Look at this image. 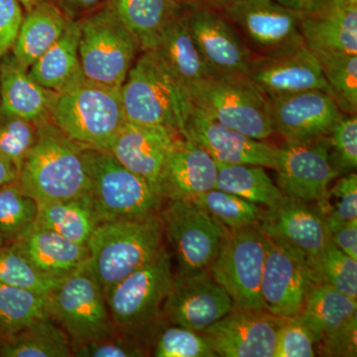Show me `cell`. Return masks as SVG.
<instances>
[{
	"label": "cell",
	"instance_id": "6da1fadb",
	"mask_svg": "<svg viewBox=\"0 0 357 357\" xmlns=\"http://www.w3.org/2000/svg\"><path fill=\"white\" fill-rule=\"evenodd\" d=\"M17 182L24 194L38 204L89 195L83 148L51 119L39 122L38 137L23 160Z\"/></svg>",
	"mask_w": 357,
	"mask_h": 357
},
{
	"label": "cell",
	"instance_id": "7a4b0ae2",
	"mask_svg": "<svg viewBox=\"0 0 357 357\" xmlns=\"http://www.w3.org/2000/svg\"><path fill=\"white\" fill-rule=\"evenodd\" d=\"M172 258L165 248L119 282L105 296L117 332L150 349L166 325L163 306L173 281Z\"/></svg>",
	"mask_w": 357,
	"mask_h": 357
},
{
	"label": "cell",
	"instance_id": "3957f363",
	"mask_svg": "<svg viewBox=\"0 0 357 357\" xmlns=\"http://www.w3.org/2000/svg\"><path fill=\"white\" fill-rule=\"evenodd\" d=\"M126 121L184 132L192 103L187 89L153 50L136 59L121 86Z\"/></svg>",
	"mask_w": 357,
	"mask_h": 357
},
{
	"label": "cell",
	"instance_id": "277c9868",
	"mask_svg": "<svg viewBox=\"0 0 357 357\" xmlns=\"http://www.w3.org/2000/svg\"><path fill=\"white\" fill-rule=\"evenodd\" d=\"M50 119L83 149L109 151L126 121L121 88L86 81L52 100Z\"/></svg>",
	"mask_w": 357,
	"mask_h": 357
},
{
	"label": "cell",
	"instance_id": "5b68a950",
	"mask_svg": "<svg viewBox=\"0 0 357 357\" xmlns=\"http://www.w3.org/2000/svg\"><path fill=\"white\" fill-rule=\"evenodd\" d=\"M163 236L159 215L103 222L96 227L86 244L89 261L105 296L158 255L164 248Z\"/></svg>",
	"mask_w": 357,
	"mask_h": 357
},
{
	"label": "cell",
	"instance_id": "8992f818",
	"mask_svg": "<svg viewBox=\"0 0 357 357\" xmlns=\"http://www.w3.org/2000/svg\"><path fill=\"white\" fill-rule=\"evenodd\" d=\"M187 91L192 107L225 128L261 141L274 133L269 98L246 75H211Z\"/></svg>",
	"mask_w": 357,
	"mask_h": 357
},
{
	"label": "cell",
	"instance_id": "52a82bcc",
	"mask_svg": "<svg viewBox=\"0 0 357 357\" xmlns=\"http://www.w3.org/2000/svg\"><path fill=\"white\" fill-rule=\"evenodd\" d=\"M46 302L49 318L64 331L72 347L119 333L89 260L60 278L47 294Z\"/></svg>",
	"mask_w": 357,
	"mask_h": 357
},
{
	"label": "cell",
	"instance_id": "ba28073f",
	"mask_svg": "<svg viewBox=\"0 0 357 357\" xmlns=\"http://www.w3.org/2000/svg\"><path fill=\"white\" fill-rule=\"evenodd\" d=\"M83 160L89 196L102 222L159 215L164 199L156 190L109 151L83 149Z\"/></svg>",
	"mask_w": 357,
	"mask_h": 357
},
{
	"label": "cell",
	"instance_id": "9c48e42d",
	"mask_svg": "<svg viewBox=\"0 0 357 357\" xmlns=\"http://www.w3.org/2000/svg\"><path fill=\"white\" fill-rule=\"evenodd\" d=\"M77 21L86 81L121 88L141 51L132 33L109 3Z\"/></svg>",
	"mask_w": 357,
	"mask_h": 357
},
{
	"label": "cell",
	"instance_id": "30bf717a",
	"mask_svg": "<svg viewBox=\"0 0 357 357\" xmlns=\"http://www.w3.org/2000/svg\"><path fill=\"white\" fill-rule=\"evenodd\" d=\"M264 258V234L258 225L225 227L222 245L210 270L229 293L234 306L266 311L261 294Z\"/></svg>",
	"mask_w": 357,
	"mask_h": 357
},
{
	"label": "cell",
	"instance_id": "8fae6325",
	"mask_svg": "<svg viewBox=\"0 0 357 357\" xmlns=\"http://www.w3.org/2000/svg\"><path fill=\"white\" fill-rule=\"evenodd\" d=\"M220 11L256 57H276L305 45L300 11L275 0H238Z\"/></svg>",
	"mask_w": 357,
	"mask_h": 357
},
{
	"label": "cell",
	"instance_id": "7c38bea8",
	"mask_svg": "<svg viewBox=\"0 0 357 357\" xmlns=\"http://www.w3.org/2000/svg\"><path fill=\"white\" fill-rule=\"evenodd\" d=\"M159 217L175 252L178 273L208 269L217 258L225 227L192 201H167Z\"/></svg>",
	"mask_w": 357,
	"mask_h": 357
},
{
	"label": "cell",
	"instance_id": "4fadbf2b",
	"mask_svg": "<svg viewBox=\"0 0 357 357\" xmlns=\"http://www.w3.org/2000/svg\"><path fill=\"white\" fill-rule=\"evenodd\" d=\"M277 187L285 196L316 203L326 213L330 185L340 177L331 156L328 136L307 141H286L279 148Z\"/></svg>",
	"mask_w": 357,
	"mask_h": 357
},
{
	"label": "cell",
	"instance_id": "5bb4252c",
	"mask_svg": "<svg viewBox=\"0 0 357 357\" xmlns=\"http://www.w3.org/2000/svg\"><path fill=\"white\" fill-rule=\"evenodd\" d=\"M263 234L261 294L265 310L279 318L297 316L312 285L307 255L280 237Z\"/></svg>",
	"mask_w": 357,
	"mask_h": 357
},
{
	"label": "cell",
	"instance_id": "9a60e30c",
	"mask_svg": "<svg viewBox=\"0 0 357 357\" xmlns=\"http://www.w3.org/2000/svg\"><path fill=\"white\" fill-rule=\"evenodd\" d=\"M357 300L337 289L312 284L298 314L312 331L324 356H357Z\"/></svg>",
	"mask_w": 357,
	"mask_h": 357
},
{
	"label": "cell",
	"instance_id": "2e32d148",
	"mask_svg": "<svg viewBox=\"0 0 357 357\" xmlns=\"http://www.w3.org/2000/svg\"><path fill=\"white\" fill-rule=\"evenodd\" d=\"M231 298L211 274L210 268L192 273L174 275L163 306L168 325L204 332L229 314Z\"/></svg>",
	"mask_w": 357,
	"mask_h": 357
},
{
	"label": "cell",
	"instance_id": "e0dca14e",
	"mask_svg": "<svg viewBox=\"0 0 357 357\" xmlns=\"http://www.w3.org/2000/svg\"><path fill=\"white\" fill-rule=\"evenodd\" d=\"M185 7L192 37L213 74L248 76L257 57L225 14L202 0Z\"/></svg>",
	"mask_w": 357,
	"mask_h": 357
},
{
	"label": "cell",
	"instance_id": "ac0fdd59",
	"mask_svg": "<svg viewBox=\"0 0 357 357\" xmlns=\"http://www.w3.org/2000/svg\"><path fill=\"white\" fill-rule=\"evenodd\" d=\"M283 319L267 311L234 306L201 333L218 356L273 357L277 331Z\"/></svg>",
	"mask_w": 357,
	"mask_h": 357
},
{
	"label": "cell",
	"instance_id": "d6986e66",
	"mask_svg": "<svg viewBox=\"0 0 357 357\" xmlns=\"http://www.w3.org/2000/svg\"><path fill=\"white\" fill-rule=\"evenodd\" d=\"M268 98L272 128L286 141L328 136L344 115L332 96L319 89Z\"/></svg>",
	"mask_w": 357,
	"mask_h": 357
},
{
	"label": "cell",
	"instance_id": "ffe728a7",
	"mask_svg": "<svg viewBox=\"0 0 357 357\" xmlns=\"http://www.w3.org/2000/svg\"><path fill=\"white\" fill-rule=\"evenodd\" d=\"M183 137L203 147L217 163L261 166L277 170L279 148L213 121L196 107L185 124Z\"/></svg>",
	"mask_w": 357,
	"mask_h": 357
},
{
	"label": "cell",
	"instance_id": "44dd1931",
	"mask_svg": "<svg viewBox=\"0 0 357 357\" xmlns=\"http://www.w3.org/2000/svg\"><path fill=\"white\" fill-rule=\"evenodd\" d=\"M218 165L203 147L178 136L169 150L160 172L157 192L164 201H192L215 189Z\"/></svg>",
	"mask_w": 357,
	"mask_h": 357
},
{
	"label": "cell",
	"instance_id": "7402d4cb",
	"mask_svg": "<svg viewBox=\"0 0 357 357\" xmlns=\"http://www.w3.org/2000/svg\"><path fill=\"white\" fill-rule=\"evenodd\" d=\"M248 77L268 98L312 89L333 98L318 59L306 44L284 55L256 58Z\"/></svg>",
	"mask_w": 357,
	"mask_h": 357
},
{
	"label": "cell",
	"instance_id": "603a6c76",
	"mask_svg": "<svg viewBox=\"0 0 357 357\" xmlns=\"http://www.w3.org/2000/svg\"><path fill=\"white\" fill-rule=\"evenodd\" d=\"M259 229L280 237L311 257L332 241L326 213L319 206L285 196L280 203L263 210Z\"/></svg>",
	"mask_w": 357,
	"mask_h": 357
},
{
	"label": "cell",
	"instance_id": "cb8c5ba5",
	"mask_svg": "<svg viewBox=\"0 0 357 357\" xmlns=\"http://www.w3.org/2000/svg\"><path fill=\"white\" fill-rule=\"evenodd\" d=\"M300 29L312 51L357 54V0H317L300 11Z\"/></svg>",
	"mask_w": 357,
	"mask_h": 357
},
{
	"label": "cell",
	"instance_id": "d4e9b609",
	"mask_svg": "<svg viewBox=\"0 0 357 357\" xmlns=\"http://www.w3.org/2000/svg\"><path fill=\"white\" fill-rule=\"evenodd\" d=\"M180 135L177 131L163 126L126 121L109 152L119 163L145 178L156 190L169 150Z\"/></svg>",
	"mask_w": 357,
	"mask_h": 357
},
{
	"label": "cell",
	"instance_id": "484cf974",
	"mask_svg": "<svg viewBox=\"0 0 357 357\" xmlns=\"http://www.w3.org/2000/svg\"><path fill=\"white\" fill-rule=\"evenodd\" d=\"M11 244L38 271L53 278H62L88 261L89 257L88 245L35 225Z\"/></svg>",
	"mask_w": 357,
	"mask_h": 357
},
{
	"label": "cell",
	"instance_id": "4316f807",
	"mask_svg": "<svg viewBox=\"0 0 357 357\" xmlns=\"http://www.w3.org/2000/svg\"><path fill=\"white\" fill-rule=\"evenodd\" d=\"M55 95L37 83L11 52L0 59V109L39 123L50 119Z\"/></svg>",
	"mask_w": 357,
	"mask_h": 357
},
{
	"label": "cell",
	"instance_id": "83f0119b",
	"mask_svg": "<svg viewBox=\"0 0 357 357\" xmlns=\"http://www.w3.org/2000/svg\"><path fill=\"white\" fill-rule=\"evenodd\" d=\"M79 41L77 21L68 20L62 36L29 68L33 79L55 93L84 84L86 79L79 59Z\"/></svg>",
	"mask_w": 357,
	"mask_h": 357
},
{
	"label": "cell",
	"instance_id": "f1b7e54d",
	"mask_svg": "<svg viewBox=\"0 0 357 357\" xmlns=\"http://www.w3.org/2000/svg\"><path fill=\"white\" fill-rule=\"evenodd\" d=\"M153 51L185 89L215 75L192 37L187 9L167 26Z\"/></svg>",
	"mask_w": 357,
	"mask_h": 357
},
{
	"label": "cell",
	"instance_id": "f546056e",
	"mask_svg": "<svg viewBox=\"0 0 357 357\" xmlns=\"http://www.w3.org/2000/svg\"><path fill=\"white\" fill-rule=\"evenodd\" d=\"M68 20L55 0L33 7L23 16L11 53L29 69L62 36Z\"/></svg>",
	"mask_w": 357,
	"mask_h": 357
},
{
	"label": "cell",
	"instance_id": "4dcf8cb0",
	"mask_svg": "<svg viewBox=\"0 0 357 357\" xmlns=\"http://www.w3.org/2000/svg\"><path fill=\"white\" fill-rule=\"evenodd\" d=\"M107 3L132 33L141 52L153 50L167 26L185 10L176 0H109Z\"/></svg>",
	"mask_w": 357,
	"mask_h": 357
},
{
	"label": "cell",
	"instance_id": "1f68e13d",
	"mask_svg": "<svg viewBox=\"0 0 357 357\" xmlns=\"http://www.w3.org/2000/svg\"><path fill=\"white\" fill-rule=\"evenodd\" d=\"M102 222L89 194L77 198L39 203L34 225L86 245L96 227Z\"/></svg>",
	"mask_w": 357,
	"mask_h": 357
},
{
	"label": "cell",
	"instance_id": "d6a6232c",
	"mask_svg": "<svg viewBox=\"0 0 357 357\" xmlns=\"http://www.w3.org/2000/svg\"><path fill=\"white\" fill-rule=\"evenodd\" d=\"M68 335L49 317L20 332L0 337V357H70Z\"/></svg>",
	"mask_w": 357,
	"mask_h": 357
},
{
	"label": "cell",
	"instance_id": "836d02e7",
	"mask_svg": "<svg viewBox=\"0 0 357 357\" xmlns=\"http://www.w3.org/2000/svg\"><path fill=\"white\" fill-rule=\"evenodd\" d=\"M215 189L230 192L256 204L272 208L280 203L285 195L280 191L264 167L217 163Z\"/></svg>",
	"mask_w": 357,
	"mask_h": 357
},
{
	"label": "cell",
	"instance_id": "e575fe53",
	"mask_svg": "<svg viewBox=\"0 0 357 357\" xmlns=\"http://www.w3.org/2000/svg\"><path fill=\"white\" fill-rule=\"evenodd\" d=\"M47 317L46 296L0 284V337L20 332Z\"/></svg>",
	"mask_w": 357,
	"mask_h": 357
},
{
	"label": "cell",
	"instance_id": "d590c367",
	"mask_svg": "<svg viewBox=\"0 0 357 357\" xmlns=\"http://www.w3.org/2000/svg\"><path fill=\"white\" fill-rule=\"evenodd\" d=\"M312 52L318 59L338 109L344 114H356L357 54Z\"/></svg>",
	"mask_w": 357,
	"mask_h": 357
},
{
	"label": "cell",
	"instance_id": "8d00e7d4",
	"mask_svg": "<svg viewBox=\"0 0 357 357\" xmlns=\"http://www.w3.org/2000/svg\"><path fill=\"white\" fill-rule=\"evenodd\" d=\"M307 258L312 284L331 286L357 300V260L342 252L333 241L319 255Z\"/></svg>",
	"mask_w": 357,
	"mask_h": 357
},
{
	"label": "cell",
	"instance_id": "74e56055",
	"mask_svg": "<svg viewBox=\"0 0 357 357\" xmlns=\"http://www.w3.org/2000/svg\"><path fill=\"white\" fill-rule=\"evenodd\" d=\"M192 202L229 229L259 225L263 213L258 204L218 189L204 192Z\"/></svg>",
	"mask_w": 357,
	"mask_h": 357
},
{
	"label": "cell",
	"instance_id": "f35d334b",
	"mask_svg": "<svg viewBox=\"0 0 357 357\" xmlns=\"http://www.w3.org/2000/svg\"><path fill=\"white\" fill-rule=\"evenodd\" d=\"M38 204L21 190L17 180L0 185V234L11 243L36 222Z\"/></svg>",
	"mask_w": 357,
	"mask_h": 357
},
{
	"label": "cell",
	"instance_id": "ab89813d",
	"mask_svg": "<svg viewBox=\"0 0 357 357\" xmlns=\"http://www.w3.org/2000/svg\"><path fill=\"white\" fill-rule=\"evenodd\" d=\"M59 280L38 271L13 244L0 248V284L47 296Z\"/></svg>",
	"mask_w": 357,
	"mask_h": 357
},
{
	"label": "cell",
	"instance_id": "60d3db41",
	"mask_svg": "<svg viewBox=\"0 0 357 357\" xmlns=\"http://www.w3.org/2000/svg\"><path fill=\"white\" fill-rule=\"evenodd\" d=\"M151 347L156 357L218 356L201 333L168 324L155 335Z\"/></svg>",
	"mask_w": 357,
	"mask_h": 357
},
{
	"label": "cell",
	"instance_id": "b9f144b4",
	"mask_svg": "<svg viewBox=\"0 0 357 357\" xmlns=\"http://www.w3.org/2000/svg\"><path fill=\"white\" fill-rule=\"evenodd\" d=\"M38 122L0 109V155L20 172L23 160L38 137Z\"/></svg>",
	"mask_w": 357,
	"mask_h": 357
},
{
	"label": "cell",
	"instance_id": "7bdbcfd3",
	"mask_svg": "<svg viewBox=\"0 0 357 357\" xmlns=\"http://www.w3.org/2000/svg\"><path fill=\"white\" fill-rule=\"evenodd\" d=\"M317 340L299 316L284 318L277 331L273 357L316 356Z\"/></svg>",
	"mask_w": 357,
	"mask_h": 357
},
{
	"label": "cell",
	"instance_id": "ee69618b",
	"mask_svg": "<svg viewBox=\"0 0 357 357\" xmlns=\"http://www.w3.org/2000/svg\"><path fill=\"white\" fill-rule=\"evenodd\" d=\"M331 156L340 175L354 172L357 167L356 114L342 115L328 134Z\"/></svg>",
	"mask_w": 357,
	"mask_h": 357
},
{
	"label": "cell",
	"instance_id": "f6af8a7d",
	"mask_svg": "<svg viewBox=\"0 0 357 357\" xmlns=\"http://www.w3.org/2000/svg\"><path fill=\"white\" fill-rule=\"evenodd\" d=\"M72 354L77 357H143L149 356V349L117 333L112 337L72 347Z\"/></svg>",
	"mask_w": 357,
	"mask_h": 357
},
{
	"label": "cell",
	"instance_id": "bcb514c9",
	"mask_svg": "<svg viewBox=\"0 0 357 357\" xmlns=\"http://www.w3.org/2000/svg\"><path fill=\"white\" fill-rule=\"evenodd\" d=\"M328 198L335 199L333 204H328L326 208V217L342 222L357 220L356 173L351 172L342 175L328 191Z\"/></svg>",
	"mask_w": 357,
	"mask_h": 357
},
{
	"label": "cell",
	"instance_id": "7dc6e473",
	"mask_svg": "<svg viewBox=\"0 0 357 357\" xmlns=\"http://www.w3.org/2000/svg\"><path fill=\"white\" fill-rule=\"evenodd\" d=\"M23 9L18 0H0V59L13 49L24 16Z\"/></svg>",
	"mask_w": 357,
	"mask_h": 357
},
{
	"label": "cell",
	"instance_id": "c3c4849f",
	"mask_svg": "<svg viewBox=\"0 0 357 357\" xmlns=\"http://www.w3.org/2000/svg\"><path fill=\"white\" fill-rule=\"evenodd\" d=\"M326 225L333 243L345 255L357 260V220H333L326 215Z\"/></svg>",
	"mask_w": 357,
	"mask_h": 357
},
{
	"label": "cell",
	"instance_id": "681fc988",
	"mask_svg": "<svg viewBox=\"0 0 357 357\" xmlns=\"http://www.w3.org/2000/svg\"><path fill=\"white\" fill-rule=\"evenodd\" d=\"M69 20H79L107 3L109 0H55Z\"/></svg>",
	"mask_w": 357,
	"mask_h": 357
},
{
	"label": "cell",
	"instance_id": "f907efd6",
	"mask_svg": "<svg viewBox=\"0 0 357 357\" xmlns=\"http://www.w3.org/2000/svg\"><path fill=\"white\" fill-rule=\"evenodd\" d=\"M18 171L9 160L0 155V185L17 180Z\"/></svg>",
	"mask_w": 357,
	"mask_h": 357
},
{
	"label": "cell",
	"instance_id": "816d5d0a",
	"mask_svg": "<svg viewBox=\"0 0 357 357\" xmlns=\"http://www.w3.org/2000/svg\"><path fill=\"white\" fill-rule=\"evenodd\" d=\"M275 1L294 10L303 11L310 8L317 0H275Z\"/></svg>",
	"mask_w": 357,
	"mask_h": 357
},
{
	"label": "cell",
	"instance_id": "f5cc1de1",
	"mask_svg": "<svg viewBox=\"0 0 357 357\" xmlns=\"http://www.w3.org/2000/svg\"><path fill=\"white\" fill-rule=\"evenodd\" d=\"M202 1L206 2L208 6L215 7V8L218 9V10H222L225 7L234 3V2L238 1V0H202Z\"/></svg>",
	"mask_w": 357,
	"mask_h": 357
},
{
	"label": "cell",
	"instance_id": "db71d44e",
	"mask_svg": "<svg viewBox=\"0 0 357 357\" xmlns=\"http://www.w3.org/2000/svg\"><path fill=\"white\" fill-rule=\"evenodd\" d=\"M20 2L21 6H23V8L25 9L26 11L30 10L33 7L38 6V4L42 3V2L45 1H50V0H18Z\"/></svg>",
	"mask_w": 357,
	"mask_h": 357
},
{
	"label": "cell",
	"instance_id": "11a10c76",
	"mask_svg": "<svg viewBox=\"0 0 357 357\" xmlns=\"http://www.w3.org/2000/svg\"><path fill=\"white\" fill-rule=\"evenodd\" d=\"M178 3H180L181 6H190V4L195 3V2L199 1V0H176Z\"/></svg>",
	"mask_w": 357,
	"mask_h": 357
},
{
	"label": "cell",
	"instance_id": "9f6ffc18",
	"mask_svg": "<svg viewBox=\"0 0 357 357\" xmlns=\"http://www.w3.org/2000/svg\"><path fill=\"white\" fill-rule=\"evenodd\" d=\"M6 244H7L6 239H4V237L2 236L1 234H0V248H3Z\"/></svg>",
	"mask_w": 357,
	"mask_h": 357
}]
</instances>
